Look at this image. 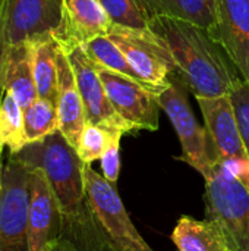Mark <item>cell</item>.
<instances>
[{
  "label": "cell",
  "mask_w": 249,
  "mask_h": 251,
  "mask_svg": "<svg viewBox=\"0 0 249 251\" xmlns=\"http://www.w3.org/2000/svg\"><path fill=\"white\" fill-rule=\"evenodd\" d=\"M16 154L26 163L44 171L60 212V237L79 251H110L87 196L85 163L63 134L56 131L41 141L26 144Z\"/></svg>",
  "instance_id": "6da1fadb"
},
{
  "label": "cell",
  "mask_w": 249,
  "mask_h": 251,
  "mask_svg": "<svg viewBox=\"0 0 249 251\" xmlns=\"http://www.w3.org/2000/svg\"><path fill=\"white\" fill-rule=\"evenodd\" d=\"M150 28L164 41L179 76L195 97L229 94L242 78L225 49L201 26L172 18H153Z\"/></svg>",
  "instance_id": "7a4b0ae2"
},
{
  "label": "cell",
  "mask_w": 249,
  "mask_h": 251,
  "mask_svg": "<svg viewBox=\"0 0 249 251\" xmlns=\"http://www.w3.org/2000/svg\"><path fill=\"white\" fill-rule=\"evenodd\" d=\"M204 181L205 219L217 225L227 251H249V190L223 162Z\"/></svg>",
  "instance_id": "3957f363"
},
{
  "label": "cell",
  "mask_w": 249,
  "mask_h": 251,
  "mask_svg": "<svg viewBox=\"0 0 249 251\" xmlns=\"http://www.w3.org/2000/svg\"><path fill=\"white\" fill-rule=\"evenodd\" d=\"M186 93V82L181 76L179 79L172 78L170 84L157 94V101L169 116L179 137L182 154L178 159L194 168L207 179L222 159L205 126L198 124Z\"/></svg>",
  "instance_id": "277c9868"
},
{
  "label": "cell",
  "mask_w": 249,
  "mask_h": 251,
  "mask_svg": "<svg viewBox=\"0 0 249 251\" xmlns=\"http://www.w3.org/2000/svg\"><path fill=\"white\" fill-rule=\"evenodd\" d=\"M32 166L0 149V251H28Z\"/></svg>",
  "instance_id": "5b68a950"
},
{
  "label": "cell",
  "mask_w": 249,
  "mask_h": 251,
  "mask_svg": "<svg viewBox=\"0 0 249 251\" xmlns=\"http://www.w3.org/2000/svg\"><path fill=\"white\" fill-rule=\"evenodd\" d=\"M84 182L95 222L110 251H154L132 224L116 185L84 165Z\"/></svg>",
  "instance_id": "8992f818"
},
{
  "label": "cell",
  "mask_w": 249,
  "mask_h": 251,
  "mask_svg": "<svg viewBox=\"0 0 249 251\" xmlns=\"http://www.w3.org/2000/svg\"><path fill=\"white\" fill-rule=\"evenodd\" d=\"M107 37L122 50L138 76L157 94L178 72L164 41L154 31H135L113 24Z\"/></svg>",
  "instance_id": "52a82bcc"
},
{
  "label": "cell",
  "mask_w": 249,
  "mask_h": 251,
  "mask_svg": "<svg viewBox=\"0 0 249 251\" xmlns=\"http://www.w3.org/2000/svg\"><path fill=\"white\" fill-rule=\"evenodd\" d=\"M100 79L106 88L107 97L114 110L138 131H157L160 118V104L157 96L142 84L97 66Z\"/></svg>",
  "instance_id": "ba28073f"
},
{
  "label": "cell",
  "mask_w": 249,
  "mask_h": 251,
  "mask_svg": "<svg viewBox=\"0 0 249 251\" xmlns=\"http://www.w3.org/2000/svg\"><path fill=\"white\" fill-rule=\"evenodd\" d=\"M66 54L75 74L76 85L85 107L87 124L100 125L109 131L122 132L123 135L136 134L135 129L112 106L97 68L85 54L84 49L79 46L69 50Z\"/></svg>",
  "instance_id": "9c48e42d"
},
{
  "label": "cell",
  "mask_w": 249,
  "mask_h": 251,
  "mask_svg": "<svg viewBox=\"0 0 249 251\" xmlns=\"http://www.w3.org/2000/svg\"><path fill=\"white\" fill-rule=\"evenodd\" d=\"M63 0H6V41L18 44L51 37L62 21Z\"/></svg>",
  "instance_id": "30bf717a"
},
{
  "label": "cell",
  "mask_w": 249,
  "mask_h": 251,
  "mask_svg": "<svg viewBox=\"0 0 249 251\" xmlns=\"http://www.w3.org/2000/svg\"><path fill=\"white\" fill-rule=\"evenodd\" d=\"M29 191L28 251H48L50 246L62 235V219L48 179L38 166L31 169Z\"/></svg>",
  "instance_id": "8fae6325"
},
{
  "label": "cell",
  "mask_w": 249,
  "mask_h": 251,
  "mask_svg": "<svg viewBox=\"0 0 249 251\" xmlns=\"http://www.w3.org/2000/svg\"><path fill=\"white\" fill-rule=\"evenodd\" d=\"M112 25V19L98 0H63L62 21L51 37L68 53L92 38L107 35Z\"/></svg>",
  "instance_id": "7c38bea8"
},
{
  "label": "cell",
  "mask_w": 249,
  "mask_h": 251,
  "mask_svg": "<svg viewBox=\"0 0 249 251\" xmlns=\"http://www.w3.org/2000/svg\"><path fill=\"white\" fill-rule=\"evenodd\" d=\"M214 40L249 82V0H216Z\"/></svg>",
  "instance_id": "4fadbf2b"
},
{
  "label": "cell",
  "mask_w": 249,
  "mask_h": 251,
  "mask_svg": "<svg viewBox=\"0 0 249 251\" xmlns=\"http://www.w3.org/2000/svg\"><path fill=\"white\" fill-rule=\"evenodd\" d=\"M195 99L201 109L205 129L211 137L220 154V159L249 160L241 137V131H239V125L230 96L229 94H222L214 97L197 96Z\"/></svg>",
  "instance_id": "5bb4252c"
},
{
  "label": "cell",
  "mask_w": 249,
  "mask_h": 251,
  "mask_svg": "<svg viewBox=\"0 0 249 251\" xmlns=\"http://www.w3.org/2000/svg\"><path fill=\"white\" fill-rule=\"evenodd\" d=\"M56 109L59 118V131L63 134L68 143L76 149L79 137L87 125V115L70 62L68 54L60 47L57 53Z\"/></svg>",
  "instance_id": "9a60e30c"
},
{
  "label": "cell",
  "mask_w": 249,
  "mask_h": 251,
  "mask_svg": "<svg viewBox=\"0 0 249 251\" xmlns=\"http://www.w3.org/2000/svg\"><path fill=\"white\" fill-rule=\"evenodd\" d=\"M4 93L12 94L22 109L38 99L34 71L31 41L7 44L3 69Z\"/></svg>",
  "instance_id": "2e32d148"
},
{
  "label": "cell",
  "mask_w": 249,
  "mask_h": 251,
  "mask_svg": "<svg viewBox=\"0 0 249 251\" xmlns=\"http://www.w3.org/2000/svg\"><path fill=\"white\" fill-rule=\"evenodd\" d=\"M148 19L172 18L205 29L213 38L216 35V0H139Z\"/></svg>",
  "instance_id": "e0dca14e"
},
{
  "label": "cell",
  "mask_w": 249,
  "mask_h": 251,
  "mask_svg": "<svg viewBox=\"0 0 249 251\" xmlns=\"http://www.w3.org/2000/svg\"><path fill=\"white\" fill-rule=\"evenodd\" d=\"M178 251H227L217 225L208 219L181 216L172 232Z\"/></svg>",
  "instance_id": "ac0fdd59"
},
{
  "label": "cell",
  "mask_w": 249,
  "mask_h": 251,
  "mask_svg": "<svg viewBox=\"0 0 249 251\" xmlns=\"http://www.w3.org/2000/svg\"><path fill=\"white\" fill-rule=\"evenodd\" d=\"M32 71L38 97L56 103L57 97V53L59 46L53 37L31 41Z\"/></svg>",
  "instance_id": "d6986e66"
},
{
  "label": "cell",
  "mask_w": 249,
  "mask_h": 251,
  "mask_svg": "<svg viewBox=\"0 0 249 251\" xmlns=\"http://www.w3.org/2000/svg\"><path fill=\"white\" fill-rule=\"evenodd\" d=\"M85 51V54L90 57V60L104 69H109L112 72L120 74L123 76H128L139 84H142L144 87H147L150 91H153L156 96V90L153 87H150L144 79H141L138 76V74L134 71V68L129 65V62L126 60L125 54L122 53V50L107 37V35H101L97 38H92L91 41L85 43L84 46H81Z\"/></svg>",
  "instance_id": "ffe728a7"
},
{
  "label": "cell",
  "mask_w": 249,
  "mask_h": 251,
  "mask_svg": "<svg viewBox=\"0 0 249 251\" xmlns=\"http://www.w3.org/2000/svg\"><path fill=\"white\" fill-rule=\"evenodd\" d=\"M25 146L23 109L12 94L4 93L0 101V149L16 154Z\"/></svg>",
  "instance_id": "44dd1931"
},
{
  "label": "cell",
  "mask_w": 249,
  "mask_h": 251,
  "mask_svg": "<svg viewBox=\"0 0 249 251\" xmlns=\"http://www.w3.org/2000/svg\"><path fill=\"white\" fill-rule=\"evenodd\" d=\"M23 131L26 144L37 143L59 131L56 103L45 99H35L23 109Z\"/></svg>",
  "instance_id": "7402d4cb"
},
{
  "label": "cell",
  "mask_w": 249,
  "mask_h": 251,
  "mask_svg": "<svg viewBox=\"0 0 249 251\" xmlns=\"http://www.w3.org/2000/svg\"><path fill=\"white\" fill-rule=\"evenodd\" d=\"M114 25L135 29L151 31L150 19L139 0H98Z\"/></svg>",
  "instance_id": "603a6c76"
},
{
  "label": "cell",
  "mask_w": 249,
  "mask_h": 251,
  "mask_svg": "<svg viewBox=\"0 0 249 251\" xmlns=\"http://www.w3.org/2000/svg\"><path fill=\"white\" fill-rule=\"evenodd\" d=\"M114 132L116 131H109L100 125L87 124L76 146V151L81 160L88 165L100 160Z\"/></svg>",
  "instance_id": "cb8c5ba5"
},
{
  "label": "cell",
  "mask_w": 249,
  "mask_h": 251,
  "mask_svg": "<svg viewBox=\"0 0 249 251\" xmlns=\"http://www.w3.org/2000/svg\"><path fill=\"white\" fill-rule=\"evenodd\" d=\"M229 96L236 113L241 137L249 157V82H247L244 78H239L229 91Z\"/></svg>",
  "instance_id": "d4e9b609"
},
{
  "label": "cell",
  "mask_w": 249,
  "mask_h": 251,
  "mask_svg": "<svg viewBox=\"0 0 249 251\" xmlns=\"http://www.w3.org/2000/svg\"><path fill=\"white\" fill-rule=\"evenodd\" d=\"M123 134L122 132H114L107 149L104 150L100 162H101V175L110 181L112 184L116 185L120 174V140Z\"/></svg>",
  "instance_id": "484cf974"
},
{
  "label": "cell",
  "mask_w": 249,
  "mask_h": 251,
  "mask_svg": "<svg viewBox=\"0 0 249 251\" xmlns=\"http://www.w3.org/2000/svg\"><path fill=\"white\" fill-rule=\"evenodd\" d=\"M6 0H0V101L4 96V81H3V69H4V56L7 49L6 41Z\"/></svg>",
  "instance_id": "4316f807"
},
{
  "label": "cell",
  "mask_w": 249,
  "mask_h": 251,
  "mask_svg": "<svg viewBox=\"0 0 249 251\" xmlns=\"http://www.w3.org/2000/svg\"><path fill=\"white\" fill-rule=\"evenodd\" d=\"M48 251H79L72 243H69L68 240H65V238H57L51 246H50V249Z\"/></svg>",
  "instance_id": "83f0119b"
}]
</instances>
